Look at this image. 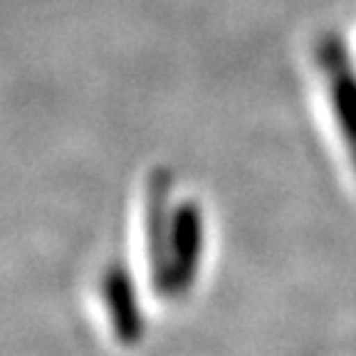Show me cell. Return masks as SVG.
<instances>
[{
	"label": "cell",
	"instance_id": "1",
	"mask_svg": "<svg viewBox=\"0 0 356 356\" xmlns=\"http://www.w3.org/2000/svg\"><path fill=\"white\" fill-rule=\"evenodd\" d=\"M206 250V218L195 200H181L171 213V233H168L166 275L159 292L166 297H181L191 292L200 273Z\"/></svg>",
	"mask_w": 356,
	"mask_h": 356
},
{
	"label": "cell",
	"instance_id": "2",
	"mask_svg": "<svg viewBox=\"0 0 356 356\" xmlns=\"http://www.w3.org/2000/svg\"><path fill=\"white\" fill-rule=\"evenodd\" d=\"M317 60L327 82L329 104L341 141L349 151V161L356 171V67L341 35L324 33L317 40Z\"/></svg>",
	"mask_w": 356,
	"mask_h": 356
},
{
	"label": "cell",
	"instance_id": "3",
	"mask_svg": "<svg viewBox=\"0 0 356 356\" xmlns=\"http://www.w3.org/2000/svg\"><path fill=\"white\" fill-rule=\"evenodd\" d=\"M102 297L117 341L124 346H136L144 339V312L127 267L111 265L106 270L102 277Z\"/></svg>",
	"mask_w": 356,
	"mask_h": 356
},
{
	"label": "cell",
	"instance_id": "4",
	"mask_svg": "<svg viewBox=\"0 0 356 356\" xmlns=\"http://www.w3.org/2000/svg\"><path fill=\"white\" fill-rule=\"evenodd\" d=\"M168 191H171V176L166 168H156L146 186V250H149V265L156 289L161 287L163 275H166L168 233H171L173 213V208L168 206Z\"/></svg>",
	"mask_w": 356,
	"mask_h": 356
}]
</instances>
